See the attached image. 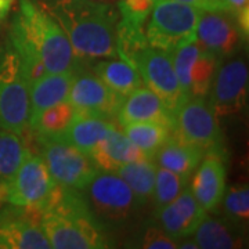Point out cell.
Instances as JSON below:
<instances>
[{"label":"cell","instance_id":"cell-12","mask_svg":"<svg viewBox=\"0 0 249 249\" xmlns=\"http://www.w3.org/2000/svg\"><path fill=\"white\" fill-rule=\"evenodd\" d=\"M36 206L0 208V249H50Z\"/></svg>","mask_w":249,"mask_h":249},{"label":"cell","instance_id":"cell-2","mask_svg":"<svg viewBox=\"0 0 249 249\" xmlns=\"http://www.w3.org/2000/svg\"><path fill=\"white\" fill-rule=\"evenodd\" d=\"M46 10L68 36L78 60L115 58L119 11L100 0H46Z\"/></svg>","mask_w":249,"mask_h":249},{"label":"cell","instance_id":"cell-29","mask_svg":"<svg viewBox=\"0 0 249 249\" xmlns=\"http://www.w3.org/2000/svg\"><path fill=\"white\" fill-rule=\"evenodd\" d=\"M187 183H188V178L180 176L178 173L160 166L157 168L154 193H152L157 209L160 211L162 206L172 202L186 188Z\"/></svg>","mask_w":249,"mask_h":249},{"label":"cell","instance_id":"cell-7","mask_svg":"<svg viewBox=\"0 0 249 249\" xmlns=\"http://www.w3.org/2000/svg\"><path fill=\"white\" fill-rule=\"evenodd\" d=\"M40 155L57 186L85 191L98 169L88 154L68 142L37 136Z\"/></svg>","mask_w":249,"mask_h":249},{"label":"cell","instance_id":"cell-6","mask_svg":"<svg viewBox=\"0 0 249 249\" xmlns=\"http://www.w3.org/2000/svg\"><path fill=\"white\" fill-rule=\"evenodd\" d=\"M172 134L205 154H222V132L217 116L205 97H186L178 104L173 112Z\"/></svg>","mask_w":249,"mask_h":249},{"label":"cell","instance_id":"cell-33","mask_svg":"<svg viewBox=\"0 0 249 249\" xmlns=\"http://www.w3.org/2000/svg\"><path fill=\"white\" fill-rule=\"evenodd\" d=\"M222 7L234 13L244 32L248 34V16H249V0H222Z\"/></svg>","mask_w":249,"mask_h":249},{"label":"cell","instance_id":"cell-18","mask_svg":"<svg viewBox=\"0 0 249 249\" xmlns=\"http://www.w3.org/2000/svg\"><path fill=\"white\" fill-rule=\"evenodd\" d=\"M116 122L121 126L134 122H157L173 129V114L152 90L142 85L124 98L116 114Z\"/></svg>","mask_w":249,"mask_h":249},{"label":"cell","instance_id":"cell-11","mask_svg":"<svg viewBox=\"0 0 249 249\" xmlns=\"http://www.w3.org/2000/svg\"><path fill=\"white\" fill-rule=\"evenodd\" d=\"M132 65L140 73L144 86L152 90L173 114L186 97L180 89L170 54L147 45L134 55Z\"/></svg>","mask_w":249,"mask_h":249},{"label":"cell","instance_id":"cell-9","mask_svg":"<svg viewBox=\"0 0 249 249\" xmlns=\"http://www.w3.org/2000/svg\"><path fill=\"white\" fill-rule=\"evenodd\" d=\"M199 45L222 60L240 50L248 34L238 22L237 16L226 9H201L196 29Z\"/></svg>","mask_w":249,"mask_h":249},{"label":"cell","instance_id":"cell-32","mask_svg":"<svg viewBox=\"0 0 249 249\" xmlns=\"http://www.w3.org/2000/svg\"><path fill=\"white\" fill-rule=\"evenodd\" d=\"M142 248L145 249H176L178 241L169 237L163 230L151 227L148 229L142 242Z\"/></svg>","mask_w":249,"mask_h":249},{"label":"cell","instance_id":"cell-10","mask_svg":"<svg viewBox=\"0 0 249 249\" xmlns=\"http://www.w3.org/2000/svg\"><path fill=\"white\" fill-rule=\"evenodd\" d=\"M55 186L43 158L29 151L17 172L3 184L4 204L39 206L52 196Z\"/></svg>","mask_w":249,"mask_h":249},{"label":"cell","instance_id":"cell-15","mask_svg":"<svg viewBox=\"0 0 249 249\" xmlns=\"http://www.w3.org/2000/svg\"><path fill=\"white\" fill-rule=\"evenodd\" d=\"M85 190L93 212L106 219L121 220L140 206L129 186L112 172H97Z\"/></svg>","mask_w":249,"mask_h":249},{"label":"cell","instance_id":"cell-4","mask_svg":"<svg viewBox=\"0 0 249 249\" xmlns=\"http://www.w3.org/2000/svg\"><path fill=\"white\" fill-rule=\"evenodd\" d=\"M199 11L201 9L196 6L180 1L154 0L145 29L147 43L170 53L183 43L196 39Z\"/></svg>","mask_w":249,"mask_h":249},{"label":"cell","instance_id":"cell-28","mask_svg":"<svg viewBox=\"0 0 249 249\" xmlns=\"http://www.w3.org/2000/svg\"><path fill=\"white\" fill-rule=\"evenodd\" d=\"M193 234L198 248L231 249L242 247V241L226 224L211 217H205Z\"/></svg>","mask_w":249,"mask_h":249},{"label":"cell","instance_id":"cell-23","mask_svg":"<svg viewBox=\"0 0 249 249\" xmlns=\"http://www.w3.org/2000/svg\"><path fill=\"white\" fill-rule=\"evenodd\" d=\"M205 152L196 147L180 142L173 134L154 155L160 168L172 170L180 176L190 178L204 158Z\"/></svg>","mask_w":249,"mask_h":249},{"label":"cell","instance_id":"cell-36","mask_svg":"<svg viewBox=\"0 0 249 249\" xmlns=\"http://www.w3.org/2000/svg\"><path fill=\"white\" fill-rule=\"evenodd\" d=\"M178 248L181 249H198V245H196V242L193 240H188V241H183L180 245H178Z\"/></svg>","mask_w":249,"mask_h":249},{"label":"cell","instance_id":"cell-25","mask_svg":"<svg viewBox=\"0 0 249 249\" xmlns=\"http://www.w3.org/2000/svg\"><path fill=\"white\" fill-rule=\"evenodd\" d=\"M124 133L148 158H154L160 147L172 136V127L157 122H134L124 124Z\"/></svg>","mask_w":249,"mask_h":249},{"label":"cell","instance_id":"cell-34","mask_svg":"<svg viewBox=\"0 0 249 249\" xmlns=\"http://www.w3.org/2000/svg\"><path fill=\"white\" fill-rule=\"evenodd\" d=\"M13 0H0V21L4 19V17L9 14Z\"/></svg>","mask_w":249,"mask_h":249},{"label":"cell","instance_id":"cell-8","mask_svg":"<svg viewBox=\"0 0 249 249\" xmlns=\"http://www.w3.org/2000/svg\"><path fill=\"white\" fill-rule=\"evenodd\" d=\"M172 64L184 97H205L219 60L194 39L170 52Z\"/></svg>","mask_w":249,"mask_h":249},{"label":"cell","instance_id":"cell-38","mask_svg":"<svg viewBox=\"0 0 249 249\" xmlns=\"http://www.w3.org/2000/svg\"><path fill=\"white\" fill-rule=\"evenodd\" d=\"M4 204V199H3V193H1V190H0V208L3 206Z\"/></svg>","mask_w":249,"mask_h":249},{"label":"cell","instance_id":"cell-22","mask_svg":"<svg viewBox=\"0 0 249 249\" xmlns=\"http://www.w3.org/2000/svg\"><path fill=\"white\" fill-rule=\"evenodd\" d=\"M91 71L109 89L114 90L116 94L124 98L144 85L137 70L130 62L124 61V58H106L104 61L96 62Z\"/></svg>","mask_w":249,"mask_h":249},{"label":"cell","instance_id":"cell-16","mask_svg":"<svg viewBox=\"0 0 249 249\" xmlns=\"http://www.w3.org/2000/svg\"><path fill=\"white\" fill-rule=\"evenodd\" d=\"M205 217L206 212L187 187L172 202L160 209L162 230L176 241L193 235Z\"/></svg>","mask_w":249,"mask_h":249},{"label":"cell","instance_id":"cell-19","mask_svg":"<svg viewBox=\"0 0 249 249\" xmlns=\"http://www.w3.org/2000/svg\"><path fill=\"white\" fill-rule=\"evenodd\" d=\"M88 155L96 168L101 172H115L126 163L151 160L139 147H136L130 139L118 129V126L98 142Z\"/></svg>","mask_w":249,"mask_h":249},{"label":"cell","instance_id":"cell-26","mask_svg":"<svg viewBox=\"0 0 249 249\" xmlns=\"http://www.w3.org/2000/svg\"><path fill=\"white\" fill-rule=\"evenodd\" d=\"M76 116V111L68 100L61 101L53 107L47 108L29 121V127L35 132L36 136L55 137L65 130Z\"/></svg>","mask_w":249,"mask_h":249},{"label":"cell","instance_id":"cell-14","mask_svg":"<svg viewBox=\"0 0 249 249\" xmlns=\"http://www.w3.org/2000/svg\"><path fill=\"white\" fill-rule=\"evenodd\" d=\"M248 67L242 58H231L217 67L209 88V104L216 116L232 115L248 100Z\"/></svg>","mask_w":249,"mask_h":249},{"label":"cell","instance_id":"cell-17","mask_svg":"<svg viewBox=\"0 0 249 249\" xmlns=\"http://www.w3.org/2000/svg\"><path fill=\"white\" fill-rule=\"evenodd\" d=\"M193 178L191 193L205 212L214 211L222 202L226 190V166L222 154L208 152Z\"/></svg>","mask_w":249,"mask_h":249},{"label":"cell","instance_id":"cell-20","mask_svg":"<svg viewBox=\"0 0 249 249\" xmlns=\"http://www.w3.org/2000/svg\"><path fill=\"white\" fill-rule=\"evenodd\" d=\"M116 126L118 124L111 119L76 114L73 121L65 127V130H62L54 139L68 142L85 154H89Z\"/></svg>","mask_w":249,"mask_h":249},{"label":"cell","instance_id":"cell-1","mask_svg":"<svg viewBox=\"0 0 249 249\" xmlns=\"http://www.w3.org/2000/svg\"><path fill=\"white\" fill-rule=\"evenodd\" d=\"M9 39L29 85L47 72H75L78 68V58L61 25L34 0H21Z\"/></svg>","mask_w":249,"mask_h":249},{"label":"cell","instance_id":"cell-24","mask_svg":"<svg viewBox=\"0 0 249 249\" xmlns=\"http://www.w3.org/2000/svg\"><path fill=\"white\" fill-rule=\"evenodd\" d=\"M112 173H116L129 186L139 205L145 204L148 199H151L157 175V166L152 160L126 163Z\"/></svg>","mask_w":249,"mask_h":249},{"label":"cell","instance_id":"cell-27","mask_svg":"<svg viewBox=\"0 0 249 249\" xmlns=\"http://www.w3.org/2000/svg\"><path fill=\"white\" fill-rule=\"evenodd\" d=\"M29 148L21 134L0 129V184H4L17 172Z\"/></svg>","mask_w":249,"mask_h":249},{"label":"cell","instance_id":"cell-5","mask_svg":"<svg viewBox=\"0 0 249 249\" xmlns=\"http://www.w3.org/2000/svg\"><path fill=\"white\" fill-rule=\"evenodd\" d=\"M29 83L9 43L0 55V129L22 134L29 127Z\"/></svg>","mask_w":249,"mask_h":249},{"label":"cell","instance_id":"cell-3","mask_svg":"<svg viewBox=\"0 0 249 249\" xmlns=\"http://www.w3.org/2000/svg\"><path fill=\"white\" fill-rule=\"evenodd\" d=\"M40 224L52 248H108L96 213L91 211L82 191L55 186L52 196L39 206Z\"/></svg>","mask_w":249,"mask_h":249},{"label":"cell","instance_id":"cell-21","mask_svg":"<svg viewBox=\"0 0 249 249\" xmlns=\"http://www.w3.org/2000/svg\"><path fill=\"white\" fill-rule=\"evenodd\" d=\"M73 72H47L42 78L29 85V101H31V116L35 118L37 114L55 104L68 100L71 89Z\"/></svg>","mask_w":249,"mask_h":249},{"label":"cell","instance_id":"cell-31","mask_svg":"<svg viewBox=\"0 0 249 249\" xmlns=\"http://www.w3.org/2000/svg\"><path fill=\"white\" fill-rule=\"evenodd\" d=\"M152 6L154 0H121L118 3V11L121 18L144 25L151 13Z\"/></svg>","mask_w":249,"mask_h":249},{"label":"cell","instance_id":"cell-30","mask_svg":"<svg viewBox=\"0 0 249 249\" xmlns=\"http://www.w3.org/2000/svg\"><path fill=\"white\" fill-rule=\"evenodd\" d=\"M224 214L234 224H247L249 219V190L247 184H234L223 194Z\"/></svg>","mask_w":249,"mask_h":249},{"label":"cell","instance_id":"cell-13","mask_svg":"<svg viewBox=\"0 0 249 249\" xmlns=\"http://www.w3.org/2000/svg\"><path fill=\"white\" fill-rule=\"evenodd\" d=\"M124 98L111 90L93 71L75 70L68 101L78 115L116 118Z\"/></svg>","mask_w":249,"mask_h":249},{"label":"cell","instance_id":"cell-37","mask_svg":"<svg viewBox=\"0 0 249 249\" xmlns=\"http://www.w3.org/2000/svg\"><path fill=\"white\" fill-rule=\"evenodd\" d=\"M208 9H223L222 0H206Z\"/></svg>","mask_w":249,"mask_h":249},{"label":"cell","instance_id":"cell-35","mask_svg":"<svg viewBox=\"0 0 249 249\" xmlns=\"http://www.w3.org/2000/svg\"><path fill=\"white\" fill-rule=\"evenodd\" d=\"M173 1H180V3L191 4V6H196V7H198V9H208V3H206V0H173Z\"/></svg>","mask_w":249,"mask_h":249}]
</instances>
